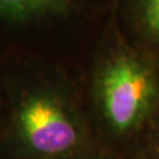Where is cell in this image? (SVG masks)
<instances>
[{
    "label": "cell",
    "instance_id": "6",
    "mask_svg": "<svg viewBox=\"0 0 159 159\" xmlns=\"http://www.w3.org/2000/svg\"><path fill=\"white\" fill-rule=\"evenodd\" d=\"M6 116H7V107H6L5 92H4V87H2L1 79H0V148H1V143H2V138H4Z\"/></svg>",
    "mask_w": 159,
    "mask_h": 159
},
{
    "label": "cell",
    "instance_id": "3",
    "mask_svg": "<svg viewBox=\"0 0 159 159\" xmlns=\"http://www.w3.org/2000/svg\"><path fill=\"white\" fill-rule=\"evenodd\" d=\"M90 0H0V51L48 58L59 27L73 25L89 11Z\"/></svg>",
    "mask_w": 159,
    "mask_h": 159
},
{
    "label": "cell",
    "instance_id": "4",
    "mask_svg": "<svg viewBox=\"0 0 159 159\" xmlns=\"http://www.w3.org/2000/svg\"><path fill=\"white\" fill-rule=\"evenodd\" d=\"M140 7L148 32L159 40V0H140Z\"/></svg>",
    "mask_w": 159,
    "mask_h": 159
},
{
    "label": "cell",
    "instance_id": "1",
    "mask_svg": "<svg viewBox=\"0 0 159 159\" xmlns=\"http://www.w3.org/2000/svg\"><path fill=\"white\" fill-rule=\"evenodd\" d=\"M6 125L0 159H66L98 145L78 97L59 63L0 51Z\"/></svg>",
    "mask_w": 159,
    "mask_h": 159
},
{
    "label": "cell",
    "instance_id": "2",
    "mask_svg": "<svg viewBox=\"0 0 159 159\" xmlns=\"http://www.w3.org/2000/svg\"><path fill=\"white\" fill-rule=\"evenodd\" d=\"M96 53L89 77L87 117L94 137L124 138L151 117L158 102V80L143 59L123 47L105 45Z\"/></svg>",
    "mask_w": 159,
    "mask_h": 159
},
{
    "label": "cell",
    "instance_id": "7",
    "mask_svg": "<svg viewBox=\"0 0 159 159\" xmlns=\"http://www.w3.org/2000/svg\"><path fill=\"white\" fill-rule=\"evenodd\" d=\"M154 153H156L157 159H159V129L156 136V140H154Z\"/></svg>",
    "mask_w": 159,
    "mask_h": 159
},
{
    "label": "cell",
    "instance_id": "5",
    "mask_svg": "<svg viewBox=\"0 0 159 159\" xmlns=\"http://www.w3.org/2000/svg\"><path fill=\"white\" fill-rule=\"evenodd\" d=\"M66 159H111V157L100 148V145H97L85 152H81Z\"/></svg>",
    "mask_w": 159,
    "mask_h": 159
}]
</instances>
